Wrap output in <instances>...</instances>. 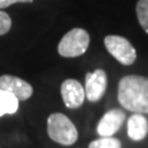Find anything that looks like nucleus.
Instances as JSON below:
<instances>
[{
	"mask_svg": "<svg viewBox=\"0 0 148 148\" xmlns=\"http://www.w3.org/2000/svg\"><path fill=\"white\" fill-rule=\"evenodd\" d=\"M117 99L123 109L133 114H148V78L135 74L121 78Z\"/></svg>",
	"mask_w": 148,
	"mask_h": 148,
	"instance_id": "obj_1",
	"label": "nucleus"
},
{
	"mask_svg": "<svg viewBox=\"0 0 148 148\" xmlns=\"http://www.w3.org/2000/svg\"><path fill=\"white\" fill-rule=\"evenodd\" d=\"M48 137L62 146H72L78 140V130L72 120L62 112H53L47 119Z\"/></svg>",
	"mask_w": 148,
	"mask_h": 148,
	"instance_id": "obj_2",
	"label": "nucleus"
},
{
	"mask_svg": "<svg viewBox=\"0 0 148 148\" xmlns=\"http://www.w3.org/2000/svg\"><path fill=\"white\" fill-rule=\"evenodd\" d=\"M90 36L84 29H72L58 43V53L64 58H75L86 52Z\"/></svg>",
	"mask_w": 148,
	"mask_h": 148,
	"instance_id": "obj_3",
	"label": "nucleus"
},
{
	"mask_svg": "<svg viewBox=\"0 0 148 148\" xmlns=\"http://www.w3.org/2000/svg\"><path fill=\"white\" fill-rule=\"evenodd\" d=\"M104 43L108 52L121 64L131 66L135 63L137 58L136 49L125 37L117 35H109L105 37Z\"/></svg>",
	"mask_w": 148,
	"mask_h": 148,
	"instance_id": "obj_4",
	"label": "nucleus"
},
{
	"mask_svg": "<svg viewBox=\"0 0 148 148\" xmlns=\"http://www.w3.org/2000/svg\"><path fill=\"white\" fill-rule=\"evenodd\" d=\"M108 88V75L103 69L89 72L85 75V99L90 103H96L104 96Z\"/></svg>",
	"mask_w": 148,
	"mask_h": 148,
	"instance_id": "obj_5",
	"label": "nucleus"
},
{
	"mask_svg": "<svg viewBox=\"0 0 148 148\" xmlns=\"http://www.w3.org/2000/svg\"><path fill=\"white\" fill-rule=\"evenodd\" d=\"M0 89L11 92L14 96L18 99V101H25L30 99L34 94V88L30 83L18 77L10 75V74L0 77Z\"/></svg>",
	"mask_w": 148,
	"mask_h": 148,
	"instance_id": "obj_6",
	"label": "nucleus"
},
{
	"mask_svg": "<svg viewBox=\"0 0 148 148\" xmlns=\"http://www.w3.org/2000/svg\"><path fill=\"white\" fill-rule=\"evenodd\" d=\"M61 95L68 109H78L84 104L85 91L82 84L75 79H66L61 85Z\"/></svg>",
	"mask_w": 148,
	"mask_h": 148,
	"instance_id": "obj_7",
	"label": "nucleus"
},
{
	"mask_svg": "<svg viewBox=\"0 0 148 148\" xmlns=\"http://www.w3.org/2000/svg\"><path fill=\"white\" fill-rule=\"evenodd\" d=\"M126 114L120 109L109 110L103 115L96 127V132L100 137H110L114 136L125 122Z\"/></svg>",
	"mask_w": 148,
	"mask_h": 148,
	"instance_id": "obj_8",
	"label": "nucleus"
},
{
	"mask_svg": "<svg viewBox=\"0 0 148 148\" xmlns=\"http://www.w3.org/2000/svg\"><path fill=\"white\" fill-rule=\"evenodd\" d=\"M127 135L135 142L145 140L148 135V120L142 114H133L127 120Z\"/></svg>",
	"mask_w": 148,
	"mask_h": 148,
	"instance_id": "obj_9",
	"label": "nucleus"
},
{
	"mask_svg": "<svg viewBox=\"0 0 148 148\" xmlns=\"http://www.w3.org/2000/svg\"><path fill=\"white\" fill-rule=\"evenodd\" d=\"M18 110V99L11 92L0 89V117L12 115Z\"/></svg>",
	"mask_w": 148,
	"mask_h": 148,
	"instance_id": "obj_10",
	"label": "nucleus"
},
{
	"mask_svg": "<svg viewBox=\"0 0 148 148\" xmlns=\"http://www.w3.org/2000/svg\"><path fill=\"white\" fill-rule=\"evenodd\" d=\"M89 148H122L121 141L114 136L100 137L89 143Z\"/></svg>",
	"mask_w": 148,
	"mask_h": 148,
	"instance_id": "obj_11",
	"label": "nucleus"
},
{
	"mask_svg": "<svg viewBox=\"0 0 148 148\" xmlns=\"http://www.w3.org/2000/svg\"><path fill=\"white\" fill-rule=\"evenodd\" d=\"M136 14L140 25L148 34V0H138L136 5Z\"/></svg>",
	"mask_w": 148,
	"mask_h": 148,
	"instance_id": "obj_12",
	"label": "nucleus"
},
{
	"mask_svg": "<svg viewBox=\"0 0 148 148\" xmlns=\"http://www.w3.org/2000/svg\"><path fill=\"white\" fill-rule=\"evenodd\" d=\"M11 29V18L5 11H0V36L8 34Z\"/></svg>",
	"mask_w": 148,
	"mask_h": 148,
	"instance_id": "obj_13",
	"label": "nucleus"
},
{
	"mask_svg": "<svg viewBox=\"0 0 148 148\" xmlns=\"http://www.w3.org/2000/svg\"><path fill=\"white\" fill-rule=\"evenodd\" d=\"M16 3H34V0H0V9H5Z\"/></svg>",
	"mask_w": 148,
	"mask_h": 148,
	"instance_id": "obj_14",
	"label": "nucleus"
}]
</instances>
